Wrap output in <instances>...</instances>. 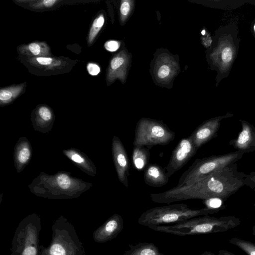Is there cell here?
<instances>
[{
  "label": "cell",
  "instance_id": "15",
  "mask_svg": "<svg viewBox=\"0 0 255 255\" xmlns=\"http://www.w3.org/2000/svg\"><path fill=\"white\" fill-rule=\"evenodd\" d=\"M149 149L144 146H133L131 160L134 168L139 171H144L149 164Z\"/></svg>",
  "mask_w": 255,
  "mask_h": 255
},
{
  "label": "cell",
  "instance_id": "35",
  "mask_svg": "<svg viewBox=\"0 0 255 255\" xmlns=\"http://www.w3.org/2000/svg\"><path fill=\"white\" fill-rule=\"evenodd\" d=\"M252 234L255 237V225L252 228Z\"/></svg>",
  "mask_w": 255,
  "mask_h": 255
},
{
  "label": "cell",
  "instance_id": "1",
  "mask_svg": "<svg viewBox=\"0 0 255 255\" xmlns=\"http://www.w3.org/2000/svg\"><path fill=\"white\" fill-rule=\"evenodd\" d=\"M240 219L233 216L220 218L205 215L192 218L171 225L151 226L149 228L160 232L180 236L225 232L241 224Z\"/></svg>",
  "mask_w": 255,
  "mask_h": 255
},
{
  "label": "cell",
  "instance_id": "37",
  "mask_svg": "<svg viewBox=\"0 0 255 255\" xmlns=\"http://www.w3.org/2000/svg\"><path fill=\"white\" fill-rule=\"evenodd\" d=\"M254 207H255V204H254Z\"/></svg>",
  "mask_w": 255,
  "mask_h": 255
},
{
  "label": "cell",
  "instance_id": "14",
  "mask_svg": "<svg viewBox=\"0 0 255 255\" xmlns=\"http://www.w3.org/2000/svg\"><path fill=\"white\" fill-rule=\"evenodd\" d=\"M28 63L35 67L46 70L59 69L66 65V62L60 58L51 57H28Z\"/></svg>",
  "mask_w": 255,
  "mask_h": 255
},
{
  "label": "cell",
  "instance_id": "13",
  "mask_svg": "<svg viewBox=\"0 0 255 255\" xmlns=\"http://www.w3.org/2000/svg\"><path fill=\"white\" fill-rule=\"evenodd\" d=\"M18 52L28 57H49L50 49L45 42H34L22 44L18 47Z\"/></svg>",
  "mask_w": 255,
  "mask_h": 255
},
{
  "label": "cell",
  "instance_id": "5",
  "mask_svg": "<svg viewBox=\"0 0 255 255\" xmlns=\"http://www.w3.org/2000/svg\"><path fill=\"white\" fill-rule=\"evenodd\" d=\"M244 154L242 152L236 151L225 154L196 159L181 175L177 185L192 184L218 170L235 163L243 157Z\"/></svg>",
  "mask_w": 255,
  "mask_h": 255
},
{
  "label": "cell",
  "instance_id": "32",
  "mask_svg": "<svg viewBox=\"0 0 255 255\" xmlns=\"http://www.w3.org/2000/svg\"><path fill=\"white\" fill-rule=\"evenodd\" d=\"M71 159L75 162L78 163L83 162L84 161V159L82 157H81L80 155L77 154H74V155H73L71 157Z\"/></svg>",
  "mask_w": 255,
  "mask_h": 255
},
{
  "label": "cell",
  "instance_id": "23",
  "mask_svg": "<svg viewBox=\"0 0 255 255\" xmlns=\"http://www.w3.org/2000/svg\"><path fill=\"white\" fill-rule=\"evenodd\" d=\"M57 182L59 186L64 189L68 188L70 185L69 178L64 174H61L57 177Z\"/></svg>",
  "mask_w": 255,
  "mask_h": 255
},
{
  "label": "cell",
  "instance_id": "9",
  "mask_svg": "<svg viewBox=\"0 0 255 255\" xmlns=\"http://www.w3.org/2000/svg\"><path fill=\"white\" fill-rule=\"evenodd\" d=\"M228 116L210 119L200 125L189 136L198 150L202 146L216 136L221 121Z\"/></svg>",
  "mask_w": 255,
  "mask_h": 255
},
{
  "label": "cell",
  "instance_id": "25",
  "mask_svg": "<svg viewBox=\"0 0 255 255\" xmlns=\"http://www.w3.org/2000/svg\"><path fill=\"white\" fill-rule=\"evenodd\" d=\"M245 185L255 190V171L246 174L244 179Z\"/></svg>",
  "mask_w": 255,
  "mask_h": 255
},
{
  "label": "cell",
  "instance_id": "2",
  "mask_svg": "<svg viewBox=\"0 0 255 255\" xmlns=\"http://www.w3.org/2000/svg\"><path fill=\"white\" fill-rule=\"evenodd\" d=\"M39 255H86L73 224L63 216L54 220L47 247L40 245Z\"/></svg>",
  "mask_w": 255,
  "mask_h": 255
},
{
  "label": "cell",
  "instance_id": "19",
  "mask_svg": "<svg viewBox=\"0 0 255 255\" xmlns=\"http://www.w3.org/2000/svg\"><path fill=\"white\" fill-rule=\"evenodd\" d=\"M229 242L244 251L247 255H255V244L252 242L238 238H232Z\"/></svg>",
  "mask_w": 255,
  "mask_h": 255
},
{
  "label": "cell",
  "instance_id": "4",
  "mask_svg": "<svg viewBox=\"0 0 255 255\" xmlns=\"http://www.w3.org/2000/svg\"><path fill=\"white\" fill-rule=\"evenodd\" d=\"M41 229V220L37 214L22 219L15 231L10 255H39Z\"/></svg>",
  "mask_w": 255,
  "mask_h": 255
},
{
  "label": "cell",
  "instance_id": "34",
  "mask_svg": "<svg viewBox=\"0 0 255 255\" xmlns=\"http://www.w3.org/2000/svg\"><path fill=\"white\" fill-rule=\"evenodd\" d=\"M200 255H216L214 253L210 251H205Z\"/></svg>",
  "mask_w": 255,
  "mask_h": 255
},
{
  "label": "cell",
  "instance_id": "27",
  "mask_svg": "<svg viewBox=\"0 0 255 255\" xmlns=\"http://www.w3.org/2000/svg\"><path fill=\"white\" fill-rule=\"evenodd\" d=\"M130 3L129 1H123L121 5L120 12L123 17L127 16L130 10Z\"/></svg>",
  "mask_w": 255,
  "mask_h": 255
},
{
  "label": "cell",
  "instance_id": "36",
  "mask_svg": "<svg viewBox=\"0 0 255 255\" xmlns=\"http://www.w3.org/2000/svg\"><path fill=\"white\" fill-rule=\"evenodd\" d=\"M254 30H255V24L254 25Z\"/></svg>",
  "mask_w": 255,
  "mask_h": 255
},
{
  "label": "cell",
  "instance_id": "20",
  "mask_svg": "<svg viewBox=\"0 0 255 255\" xmlns=\"http://www.w3.org/2000/svg\"><path fill=\"white\" fill-rule=\"evenodd\" d=\"M105 18L103 14L98 15L93 21L87 38L88 44H92L98 33L104 25Z\"/></svg>",
  "mask_w": 255,
  "mask_h": 255
},
{
  "label": "cell",
  "instance_id": "28",
  "mask_svg": "<svg viewBox=\"0 0 255 255\" xmlns=\"http://www.w3.org/2000/svg\"><path fill=\"white\" fill-rule=\"evenodd\" d=\"M120 45V43L117 41L109 40L105 43L104 47L107 50L114 52L118 49Z\"/></svg>",
  "mask_w": 255,
  "mask_h": 255
},
{
  "label": "cell",
  "instance_id": "17",
  "mask_svg": "<svg viewBox=\"0 0 255 255\" xmlns=\"http://www.w3.org/2000/svg\"><path fill=\"white\" fill-rule=\"evenodd\" d=\"M25 84H21L4 87L0 90V101L1 104L10 102L22 92Z\"/></svg>",
  "mask_w": 255,
  "mask_h": 255
},
{
  "label": "cell",
  "instance_id": "12",
  "mask_svg": "<svg viewBox=\"0 0 255 255\" xmlns=\"http://www.w3.org/2000/svg\"><path fill=\"white\" fill-rule=\"evenodd\" d=\"M145 183L153 187H160L167 184L169 178L164 168L156 163H149L144 170Z\"/></svg>",
  "mask_w": 255,
  "mask_h": 255
},
{
  "label": "cell",
  "instance_id": "11",
  "mask_svg": "<svg viewBox=\"0 0 255 255\" xmlns=\"http://www.w3.org/2000/svg\"><path fill=\"white\" fill-rule=\"evenodd\" d=\"M242 129L235 139L231 140L229 144L237 151L244 153L255 151V127L248 122L240 120Z\"/></svg>",
  "mask_w": 255,
  "mask_h": 255
},
{
  "label": "cell",
  "instance_id": "18",
  "mask_svg": "<svg viewBox=\"0 0 255 255\" xmlns=\"http://www.w3.org/2000/svg\"><path fill=\"white\" fill-rule=\"evenodd\" d=\"M124 59L121 55H116L111 60L108 72V79L113 81L119 75V71L124 64Z\"/></svg>",
  "mask_w": 255,
  "mask_h": 255
},
{
  "label": "cell",
  "instance_id": "29",
  "mask_svg": "<svg viewBox=\"0 0 255 255\" xmlns=\"http://www.w3.org/2000/svg\"><path fill=\"white\" fill-rule=\"evenodd\" d=\"M87 70L92 76H96L100 72V67L94 63H89L87 65Z\"/></svg>",
  "mask_w": 255,
  "mask_h": 255
},
{
  "label": "cell",
  "instance_id": "16",
  "mask_svg": "<svg viewBox=\"0 0 255 255\" xmlns=\"http://www.w3.org/2000/svg\"><path fill=\"white\" fill-rule=\"evenodd\" d=\"M124 255H164L159 252L158 248L153 244L139 243L129 245V249Z\"/></svg>",
  "mask_w": 255,
  "mask_h": 255
},
{
  "label": "cell",
  "instance_id": "33",
  "mask_svg": "<svg viewBox=\"0 0 255 255\" xmlns=\"http://www.w3.org/2000/svg\"><path fill=\"white\" fill-rule=\"evenodd\" d=\"M217 255H235L233 253L225 250H221L218 252V254Z\"/></svg>",
  "mask_w": 255,
  "mask_h": 255
},
{
  "label": "cell",
  "instance_id": "21",
  "mask_svg": "<svg viewBox=\"0 0 255 255\" xmlns=\"http://www.w3.org/2000/svg\"><path fill=\"white\" fill-rule=\"evenodd\" d=\"M19 2H28L32 8L42 9L50 8L55 4L60 2L58 0H16Z\"/></svg>",
  "mask_w": 255,
  "mask_h": 255
},
{
  "label": "cell",
  "instance_id": "6",
  "mask_svg": "<svg viewBox=\"0 0 255 255\" xmlns=\"http://www.w3.org/2000/svg\"><path fill=\"white\" fill-rule=\"evenodd\" d=\"M175 136V132L163 121L142 118L136 123L133 145L144 146L150 149L155 145L168 144Z\"/></svg>",
  "mask_w": 255,
  "mask_h": 255
},
{
  "label": "cell",
  "instance_id": "10",
  "mask_svg": "<svg viewBox=\"0 0 255 255\" xmlns=\"http://www.w3.org/2000/svg\"><path fill=\"white\" fill-rule=\"evenodd\" d=\"M124 228L122 216L115 214L110 217L93 234L94 241L97 243H105L116 238Z\"/></svg>",
  "mask_w": 255,
  "mask_h": 255
},
{
  "label": "cell",
  "instance_id": "24",
  "mask_svg": "<svg viewBox=\"0 0 255 255\" xmlns=\"http://www.w3.org/2000/svg\"><path fill=\"white\" fill-rule=\"evenodd\" d=\"M38 112L39 116L43 120L49 121L51 119V112L47 107L42 106L39 108Z\"/></svg>",
  "mask_w": 255,
  "mask_h": 255
},
{
  "label": "cell",
  "instance_id": "7",
  "mask_svg": "<svg viewBox=\"0 0 255 255\" xmlns=\"http://www.w3.org/2000/svg\"><path fill=\"white\" fill-rule=\"evenodd\" d=\"M197 150L190 136L181 139L172 151L169 162L164 168L168 177L170 178L182 168Z\"/></svg>",
  "mask_w": 255,
  "mask_h": 255
},
{
  "label": "cell",
  "instance_id": "3",
  "mask_svg": "<svg viewBox=\"0 0 255 255\" xmlns=\"http://www.w3.org/2000/svg\"><path fill=\"white\" fill-rule=\"evenodd\" d=\"M218 211L206 207L193 209L184 203H179L150 208L143 212L138 218L139 225L149 227L169 224H176L192 218L209 215Z\"/></svg>",
  "mask_w": 255,
  "mask_h": 255
},
{
  "label": "cell",
  "instance_id": "30",
  "mask_svg": "<svg viewBox=\"0 0 255 255\" xmlns=\"http://www.w3.org/2000/svg\"><path fill=\"white\" fill-rule=\"evenodd\" d=\"M29 157V150L27 148H24L20 151L18 158L21 163H24L27 161Z\"/></svg>",
  "mask_w": 255,
  "mask_h": 255
},
{
  "label": "cell",
  "instance_id": "8",
  "mask_svg": "<svg viewBox=\"0 0 255 255\" xmlns=\"http://www.w3.org/2000/svg\"><path fill=\"white\" fill-rule=\"evenodd\" d=\"M112 150L118 178L124 186L128 188L129 162L126 149L118 137L114 136L113 138Z\"/></svg>",
  "mask_w": 255,
  "mask_h": 255
},
{
  "label": "cell",
  "instance_id": "26",
  "mask_svg": "<svg viewBox=\"0 0 255 255\" xmlns=\"http://www.w3.org/2000/svg\"><path fill=\"white\" fill-rule=\"evenodd\" d=\"M170 73V67L166 65H163L158 69L157 76L159 79H164L169 75Z\"/></svg>",
  "mask_w": 255,
  "mask_h": 255
},
{
  "label": "cell",
  "instance_id": "22",
  "mask_svg": "<svg viewBox=\"0 0 255 255\" xmlns=\"http://www.w3.org/2000/svg\"><path fill=\"white\" fill-rule=\"evenodd\" d=\"M224 200L217 197H213L203 200V203L206 207L219 211L220 210L223 209V203Z\"/></svg>",
  "mask_w": 255,
  "mask_h": 255
},
{
  "label": "cell",
  "instance_id": "31",
  "mask_svg": "<svg viewBox=\"0 0 255 255\" xmlns=\"http://www.w3.org/2000/svg\"><path fill=\"white\" fill-rule=\"evenodd\" d=\"M232 58V51L229 47H226L222 51V59L225 63L230 62Z\"/></svg>",
  "mask_w": 255,
  "mask_h": 255
}]
</instances>
